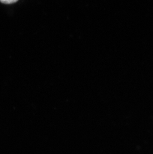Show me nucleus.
Segmentation results:
<instances>
[{
    "instance_id": "f257e3e1",
    "label": "nucleus",
    "mask_w": 153,
    "mask_h": 154,
    "mask_svg": "<svg viewBox=\"0 0 153 154\" xmlns=\"http://www.w3.org/2000/svg\"><path fill=\"white\" fill-rule=\"evenodd\" d=\"M17 1L18 0H0V2L2 3L5 4H11L16 3Z\"/></svg>"
}]
</instances>
